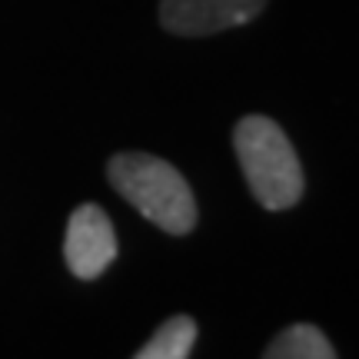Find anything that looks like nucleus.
<instances>
[{
    "instance_id": "obj_4",
    "label": "nucleus",
    "mask_w": 359,
    "mask_h": 359,
    "mask_svg": "<svg viewBox=\"0 0 359 359\" xmlns=\"http://www.w3.org/2000/svg\"><path fill=\"white\" fill-rule=\"evenodd\" d=\"M64 259L67 269L77 280H97L116 259V233L103 206L83 203L67 219L64 236Z\"/></svg>"
},
{
    "instance_id": "obj_6",
    "label": "nucleus",
    "mask_w": 359,
    "mask_h": 359,
    "mask_svg": "<svg viewBox=\"0 0 359 359\" xmlns=\"http://www.w3.org/2000/svg\"><path fill=\"white\" fill-rule=\"evenodd\" d=\"M196 320L180 313V316H170L167 323L156 326V333L140 346V353L133 359H190L193 346H196Z\"/></svg>"
},
{
    "instance_id": "obj_2",
    "label": "nucleus",
    "mask_w": 359,
    "mask_h": 359,
    "mask_svg": "<svg viewBox=\"0 0 359 359\" xmlns=\"http://www.w3.org/2000/svg\"><path fill=\"white\" fill-rule=\"evenodd\" d=\"M107 180L140 217L173 236H187L196 226V196L187 177L163 156L123 150L110 156Z\"/></svg>"
},
{
    "instance_id": "obj_1",
    "label": "nucleus",
    "mask_w": 359,
    "mask_h": 359,
    "mask_svg": "<svg viewBox=\"0 0 359 359\" xmlns=\"http://www.w3.org/2000/svg\"><path fill=\"white\" fill-rule=\"evenodd\" d=\"M233 150L246 177V187L263 210L280 213L303 200L306 173L299 163V154L273 116L246 114L233 127Z\"/></svg>"
},
{
    "instance_id": "obj_3",
    "label": "nucleus",
    "mask_w": 359,
    "mask_h": 359,
    "mask_svg": "<svg viewBox=\"0 0 359 359\" xmlns=\"http://www.w3.org/2000/svg\"><path fill=\"white\" fill-rule=\"evenodd\" d=\"M269 0H160V27L173 37H213L253 24Z\"/></svg>"
},
{
    "instance_id": "obj_5",
    "label": "nucleus",
    "mask_w": 359,
    "mask_h": 359,
    "mask_svg": "<svg viewBox=\"0 0 359 359\" xmlns=\"http://www.w3.org/2000/svg\"><path fill=\"white\" fill-rule=\"evenodd\" d=\"M263 359H336V349L320 326L293 323L273 336Z\"/></svg>"
}]
</instances>
